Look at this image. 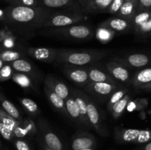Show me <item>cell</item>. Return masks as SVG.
<instances>
[{"instance_id": "cell-11", "label": "cell", "mask_w": 151, "mask_h": 150, "mask_svg": "<svg viewBox=\"0 0 151 150\" xmlns=\"http://www.w3.org/2000/svg\"><path fill=\"white\" fill-rule=\"evenodd\" d=\"M110 58L122 63L128 69L143 68L150 62V57L144 53H118Z\"/></svg>"}, {"instance_id": "cell-19", "label": "cell", "mask_w": 151, "mask_h": 150, "mask_svg": "<svg viewBox=\"0 0 151 150\" xmlns=\"http://www.w3.org/2000/svg\"><path fill=\"white\" fill-rule=\"evenodd\" d=\"M70 94L74 97L78 107L80 113H81V119H82L83 126L86 129H92L90 122L88 121V114H87V104L85 99V93L81 90L75 88H70Z\"/></svg>"}, {"instance_id": "cell-36", "label": "cell", "mask_w": 151, "mask_h": 150, "mask_svg": "<svg viewBox=\"0 0 151 150\" xmlns=\"http://www.w3.org/2000/svg\"><path fill=\"white\" fill-rule=\"evenodd\" d=\"M12 143L16 150H32L30 144L25 138H14Z\"/></svg>"}, {"instance_id": "cell-43", "label": "cell", "mask_w": 151, "mask_h": 150, "mask_svg": "<svg viewBox=\"0 0 151 150\" xmlns=\"http://www.w3.org/2000/svg\"><path fill=\"white\" fill-rule=\"evenodd\" d=\"M81 150H95V149H81Z\"/></svg>"}, {"instance_id": "cell-22", "label": "cell", "mask_w": 151, "mask_h": 150, "mask_svg": "<svg viewBox=\"0 0 151 150\" xmlns=\"http://www.w3.org/2000/svg\"><path fill=\"white\" fill-rule=\"evenodd\" d=\"M86 14L106 12L113 0H78Z\"/></svg>"}, {"instance_id": "cell-13", "label": "cell", "mask_w": 151, "mask_h": 150, "mask_svg": "<svg viewBox=\"0 0 151 150\" xmlns=\"http://www.w3.org/2000/svg\"><path fill=\"white\" fill-rule=\"evenodd\" d=\"M97 146V139L90 132L79 130L75 132L72 138L71 149L81 150L83 149H95Z\"/></svg>"}, {"instance_id": "cell-16", "label": "cell", "mask_w": 151, "mask_h": 150, "mask_svg": "<svg viewBox=\"0 0 151 150\" xmlns=\"http://www.w3.org/2000/svg\"><path fill=\"white\" fill-rule=\"evenodd\" d=\"M97 63L89 65L87 66L88 68V76H89L90 82H107V83L114 84V85L122 86V84L119 83L117 80L114 79L104 67L97 66Z\"/></svg>"}, {"instance_id": "cell-24", "label": "cell", "mask_w": 151, "mask_h": 150, "mask_svg": "<svg viewBox=\"0 0 151 150\" xmlns=\"http://www.w3.org/2000/svg\"><path fill=\"white\" fill-rule=\"evenodd\" d=\"M138 11L139 6L137 0H125L115 16L126 19L131 21Z\"/></svg>"}, {"instance_id": "cell-2", "label": "cell", "mask_w": 151, "mask_h": 150, "mask_svg": "<svg viewBox=\"0 0 151 150\" xmlns=\"http://www.w3.org/2000/svg\"><path fill=\"white\" fill-rule=\"evenodd\" d=\"M109 49H59L55 63L75 66H89L98 63L102 59L111 54Z\"/></svg>"}, {"instance_id": "cell-33", "label": "cell", "mask_w": 151, "mask_h": 150, "mask_svg": "<svg viewBox=\"0 0 151 150\" xmlns=\"http://www.w3.org/2000/svg\"><path fill=\"white\" fill-rule=\"evenodd\" d=\"M131 100V95L129 94H125V96L114 106L113 110L111 111V114L112 115L113 118L114 119H118L121 116V115L122 114V113L124 112V110L126 108L127 105H128V102Z\"/></svg>"}, {"instance_id": "cell-23", "label": "cell", "mask_w": 151, "mask_h": 150, "mask_svg": "<svg viewBox=\"0 0 151 150\" xmlns=\"http://www.w3.org/2000/svg\"><path fill=\"white\" fill-rule=\"evenodd\" d=\"M65 107H66V114L67 117H69L75 124L78 125L80 127H83L82 124V119H81V113H80L78 107L77 106L74 97L70 94L67 99L64 100Z\"/></svg>"}, {"instance_id": "cell-42", "label": "cell", "mask_w": 151, "mask_h": 150, "mask_svg": "<svg viewBox=\"0 0 151 150\" xmlns=\"http://www.w3.org/2000/svg\"><path fill=\"white\" fill-rule=\"evenodd\" d=\"M4 63H4V62H3L2 60H0V69H1V68L3 66H4Z\"/></svg>"}, {"instance_id": "cell-8", "label": "cell", "mask_w": 151, "mask_h": 150, "mask_svg": "<svg viewBox=\"0 0 151 150\" xmlns=\"http://www.w3.org/2000/svg\"><path fill=\"white\" fill-rule=\"evenodd\" d=\"M85 99L87 104V114L91 127L100 136L107 137L109 135V130L103 122V117L102 116L98 106L86 93Z\"/></svg>"}, {"instance_id": "cell-40", "label": "cell", "mask_w": 151, "mask_h": 150, "mask_svg": "<svg viewBox=\"0 0 151 150\" xmlns=\"http://www.w3.org/2000/svg\"><path fill=\"white\" fill-rule=\"evenodd\" d=\"M139 90H142V91H151V82L150 83L147 84V85H145V86L142 87Z\"/></svg>"}, {"instance_id": "cell-37", "label": "cell", "mask_w": 151, "mask_h": 150, "mask_svg": "<svg viewBox=\"0 0 151 150\" xmlns=\"http://www.w3.org/2000/svg\"><path fill=\"white\" fill-rule=\"evenodd\" d=\"M124 1H125V0H113L110 4V5L106 9L105 13H110V14L115 16L118 13V11L119 10Z\"/></svg>"}, {"instance_id": "cell-10", "label": "cell", "mask_w": 151, "mask_h": 150, "mask_svg": "<svg viewBox=\"0 0 151 150\" xmlns=\"http://www.w3.org/2000/svg\"><path fill=\"white\" fill-rule=\"evenodd\" d=\"M61 69L64 76L78 86L84 88L90 82L87 66L62 64Z\"/></svg>"}, {"instance_id": "cell-18", "label": "cell", "mask_w": 151, "mask_h": 150, "mask_svg": "<svg viewBox=\"0 0 151 150\" xmlns=\"http://www.w3.org/2000/svg\"><path fill=\"white\" fill-rule=\"evenodd\" d=\"M9 63L15 71L25 74L30 76L35 82H38V80L41 79V71H39V70L35 66H33L30 62L27 61L25 59H18V60Z\"/></svg>"}, {"instance_id": "cell-30", "label": "cell", "mask_w": 151, "mask_h": 150, "mask_svg": "<svg viewBox=\"0 0 151 150\" xmlns=\"http://www.w3.org/2000/svg\"><path fill=\"white\" fill-rule=\"evenodd\" d=\"M128 93V88H120L118 90H116L109 98V99L107 101V105H106V108L109 110V113H111L113 110L114 106L125 96V94Z\"/></svg>"}, {"instance_id": "cell-5", "label": "cell", "mask_w": 151, "mask_h": 150, "mask_svg": "<svg viewBox=\"0 0 151 150\" xmlns=\"http://www.w3.org/2000/svg\"><path fill=\"white\" fill-rule=\"evenodd\" d=\"M122 86L107 82H90L83 88L86 94L94 101L100 104L107 102L111 96Z\"/></svg>"}, {"instance_id": "cell-38", "label": "cell", "mask_w": 151, "mask_h": 150, "mask_svg": "<svg viewBox=\"0 0 151 150\" xmlns=\"http://www.w3.org/2000/svg\"><path fill=\"white\" fill-rule=\"evenodd\" d=\"M139 10H151V0H137Z\"/></svg>"}, {"instance_id": "cell-32", "label": "cell", "mask_w": 151, "mask_h": 150, "mask_svg": "<svg viewBox=\"0 0 151 150\" xmlns=\"http://www.w3.org/2000/svg\"><path fill=\"white\" fill-rule=\"evenodd\" d=\"M95 35L96 38L100 42L103 43V44H107L113 39L116 34L114 32L108 29V28L98 26L97 30H96Z\"/></svg>"}, {"instance_id": "cell-35", "label": "cell", "mask_w": 151, "mask_h": 150, "mask_svg": "<svg viewBox=\"0 0 151 150\" xmlns=\"http://www.w3.org/2000/svg\"><path fill=\"white\" fill-rule=\"evenodd\" d=\"M7 63L8 64H4L0 69V82H4L10 79L14 73L13 68L11 67L10 63Z\"/></svg>"}, {"instance_id": "cell-31", "label": "cell", "mask_w": 151, "mask_h": 150, "mask_svg": "<svg viewBox=\"0 0 151 150\" xmlns=\"http://www.w3.org/2000/svg\"><path fill=\"white\" fill-rule=\"evenodd\" d=\"M19 101L29 116L32 117H36L39 115L40 110L38 104L33 100L29 98H19Z\"/></svg>"}, {"instance_id": "cell-39", "label": "cell", "mask_w": 151, "mask_h": 150, "mask_svg": "<svg viewBox=\"0 0 151 150\" xmlns=\"http://www.w3.org/2000/svg\"><path fill=\"white\" fill-rule=\"evenodd\" d=\"M36 141H37V143H38V147H39V150H53V149H52L47 147V146L44 144V143L41 141V139L38 136V135H36Z\"/></svg>"}, {"instance_id": "cell-29", "label": "cell", "mask_w": 151, "mask_h": 150, "mask_svg": "<svg viewBox=\"0 0 151 150\" xmlns=\"http://www.w3.org/2000/svg\"><path fill=\"white\" fill-rule=\"evenodd\" d=\"M27 54L26 51L16 49H5L0 51V60L4 63H11L18 59L23 58Z\"/></svg>"}, {"instance_id": "cell-14", "label": "cell", "mask_w": 151, "mask_h": 150, "mask_svg": "<svg viewBox=\"0 0 151 150\" xmlns=\"http://www.w3.org/2000/svg\"><path fill=\"white\" fill-rule=\"evenodd\" d=\"M24 120V119H23ZM0 122L8 127L13 132L15 138H28L27 133L25 130L24 122L19 121L6 113L0 106Z\"/></svg>"}, {"instance_id": "cell-15", "label": "cell", "mask_w": 151, "mask_h": 150, "mask_svg": "<svg viewBox=\"0 0 151 150\" xmlns=\"http://www.w3.org/2000/svg\"><path fill=\"white\" fill-rule=\"evenodd\" d=\"M27 54L35 60L44 63H55L59 49L44 47H27L26 48Z\"/></svg>"}, {"instance_id": "cell-27", "label": "cell", "mask_w": 151, "mask_h": 150, "mask_svg": "<svg viewBox=\"0 0 151 150\" xmlns=\"http://www.w3.org/2000/svg\"><path fill=\"white\" fill-rule=\"evenodd\" d=\"M12 80L25 90H35V80L25 74L15 71L12 76Z\"/></svg>"}, {"instance_id": "cell-4", "label": "cell", "mask_w": 151, "mask_h": 150, "mask_svg": "<svg viewBox=\"0 0 151 150\" xmlns=\"http://www.w3.org/2000/svg\"><path fill=\"white\" fill-rule=\"evenodd\" d=\"M87 14L79 10H55L44 22L43 28H55L78 24L84 21ZM42 28V29H43Z\"/></svg>"}, {"instance_id": "cell-44", "label": "cell", "mask_w": 151, "mask_h": 150, "mask_svg": "<svg viewBox=\"0 0 151 150\" xmlns=\"http://www.w3.org/2000/svg\"><path fill=\"white\" fill-rule=\"evenodd\" d=\"M1 142H0V147H1Z\"/></svg>"}, {"instance_id": "cell-41", "label": "cell", "mask_w": 151, "mask_h": 150, "mask_svg": "<svg viewBox=\"0 0 151 150\" xmlns=\"http://www.w3.org/2000/svg\"><path fill=\"white\" fill-rule=\"evenodd\" d=\"M143 150H151V142L148 143V144L143 148Z\"/></svg>"}, {"instance_id": "cell-28", "label": "cell", "mask_w": 151, "mask_h": 150, "mask_svg": "<svg viewBox=\"0 0 151 150\" xmlns=\"http://www.w3.org/2000/svg\"><path fill=\"white\" fill-rule=\"evenodd\" d=\"M0 106L6 113H8L10 116L14 118L15 119L19 121H23L24 118L22 116L19 110L16 108V106L11 101H9L4 96L1 91H0Z\"/></svg>"}, {"instance_id": "cell-26", "label": "cell", "mask_w": 151, "mask_h": 150, "mask_svg": "<svg viewBox=\"0 0 151 150\" xmlns=\"http://www.w3.org/2000/svg\"><path fill=\"white\" fill-rule=\"evenodd\" d=\"M151 82V68H145L138 71L131 77V83L137 89Z\"/></svg>"}, {"instance_id": "cell-7", "label": "cell", "mask_w": 151, "mask_h": 150, "mask_svg": "<svg viewBox=\"0 0 151 150\" xmlns=\"http://www.w3.org/2000/svg\"><path fill=\"white\" fill-rule=\"evenodd\" d=\"M38 135L46 146L53 150H66V147L61 138L54 132L44 118L38 119L36 123Z\"/></svg>"}, {"instance_id": "cell-6", "label": "cell", "mask_w": 151, "mask_h": 150, "mask_svg": "<svg viewBox=\"0 0 151 150\" xmlns=\"http://www.w3.org/2000/svg\"><path fill=\"white\" fill-rule=\"evenodd\" d=\"M114 139L117 144H144L151 141V130L115 127Z\"/></svg>"}, {"instance_id": "cell-12", "label": "cell", "mask_w": 151, "mask_h": 150, "mask_svg": "<svg viewBox=\"0 0 151 150\" xmlns=\"http://www.w3.org/2000/svg\"><path fill=\"white\" fill-rule=\"evenodd\" d=\"M103 67L119 83L131 82L132 76L129 69L122 63L110 58L103 63Z\"/></svg>"}, {"instance_id": "cell-1", "label": "cell", "mask_w": 151, "mask_h": 150, "mask_svg": "<svg viewBox=\"0 0 151 150\" xmlns=\"http://www.w3.org/2000/svg\"><path fill=\"white\" fill-rule=\"evenodd\" d=\"M54 11L42 7L10 4L4 9L2 21L19 37L29 38L42 29L44 22Z\"/></svg>"}, {"instance_id": "cell-3", "label": "cell", "mask_w": 151, "mask_h": 150, "mask_svg": "<svg viewBox=\"0 0 151 150\" xmlns=\"http://www.w3.org/2000/svg\"><path fill=\"white\" fill-rule=\"evenodd\" d=\"M39 34L70 41H89L94 37L92 26L86 24H73L55 28H43Z\"/></svg>"}, {"instance_id": "cell-17", "label": "cell", "mask_w": 151, "mask_h": 150, "mask_svg": "<svg viewBox=\"0 0 151 150\" xmlns=\"http://www.w3.org/2000/svg\"><path fill=\"white\" fill-rule=\"evenodd\" d=\"M99 26L111 29L114 32L116 35V34H126L129 33V32H133L132 24L130 21L115 16H114V17H111L106 19L100 24H99Z\"/></svg>"}, {"instance_id": "cell-21", "label": "cell", "mask_w": 151, "mask_h": 150, "mask_svg": "<svg viewBox=\"0 0 151 150\" xmlns=\"http://www.w3.org/2000/svg\"><path fill=\"white\" fill-rule=\"evenodd\" d=\"M44 85L52 90L63 100L70 96V89L63 82L51 74L47 75L44 79Z\"/></svg>"}, {"instance_id": "cell-34", "label": "cell", "mask_w": 151, "mask_h": 150, "mask_svg": "<svg viewBox=\"0 0 151 150\" xmlns=\"http://www.w3.org/2000/svg\"><path fill=\"white\" fill-rule=\"evenodd\" d=\"M11 5L24 7H40V0H4Z\"/></svg>"}, {"instance_id": "cell-20", "label": "cell", "mask_w": 151, "mask_h": 150, "mask_svg": "<svg viewBox=\"0 0 151 150\" xmlns=\"http://www.w3.org/2000/svg\"><path fill=\"white\" fill-rule=\"evenodd\" d=\"M40 7L50 10H83L78 0H40Z\"/></svg>"}, {"instance_id": "cell-25", "label": "cell", "mask_w": 151, "mask_h": 150, "mask_svg": "<svg viewBox=\"0 0 151 150\" xmlns=\"http://www.w3.org/2000/svg\"><path fill=\"white\" fill-rule=\"evenodd\" d=\"M44 93H45L46 96H47V99H48L49 101H50V104H52V106L58 113H60V114L63 115V116L67 117L64 100H63L61 97L59 96L56 93H55L52 90L50 89V88H48V87L46 86V85H44Z\"/></svg>"}, {"instance_id": "cell-9", "label": "cell", "mask_w": 151, "mask_h": 150, "mask_svg": "<svg viewBox=\"0 0 151 150\" xmlns=\"http://www.w3.org/2000/svg\"><path fill=\"white\" fill-rule=\"evenodd\" d=\"M131 22L136 36L140 38L151 37V10H139Z\"/></svg>"}]
</instances>
